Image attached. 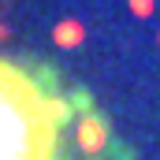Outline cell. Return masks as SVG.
Wrapping results in <instances>:
<instances>
[{
    "instance_id": "1",
    "label": "cell",
    "mask_w": 160,
    "mask_h": 160,
    "mask_svg": "<svg viewBox=\"0 0 160 160\" xmlns=\"http://www.w3.org/2000/svg\"><path fill=\"white\" fill-rule=\"evenodd\" d=\"M75 112L60 82L0 56V160H71Z\"/></svg>"
}]
</instances>
